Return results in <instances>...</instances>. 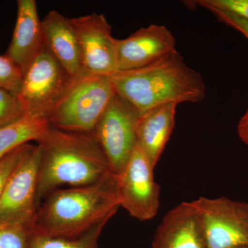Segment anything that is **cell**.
<instances>
[{"mask_svg":"<svg viewBox=\"0 0 248 248\" xmlns=\"http://www.w3.org/2000/svg\"><path fill=\"white\" fill-rule=\"evenodd\" d=\"M37 142L40 151L38 208L46 196L55 189L90 185L112 173L93 133L65 131L50 125Z\"/></svg>","mask_w":248,"mask_h":248,"instance_id":"6da1fadb","label":"cell"},{"mask_svg":"<svg viewBox=\"0 0 248 248\" xmlns=\"http://www.w3.org/2000/svg\"><path fill=\"white\" fill-rule=\"evenodd\" d=\"M120 207L117 176L112 173L94 184L50 192L39 206L32 231L47 236L76 237L101 222L110 221Z\"/></svg>","mask_w":248,"mask_h":248,"instance_id":"7a4b0ae2","label":"cell"},{"mask_svg":"<svg viewBox=\"0 0 248 248\" xmlns=\"http://www.w3.org/2000/svg\"><path fill=\"white\" fill-rule=\"evenodd\" d=\"M110 78L116 94L141 115L164 104L202 102L206 94L200 73L177 51L151 66L116 71Z\"/></svg>","mask_w":248,"mask_h":248,"instance_id":"3957f363","label":"cell"},{"mask_svg":"<svg viewBox=\"0 0 248 248\" xmlns=\"http://www.w3.org/2000/svg\"><path fill=\"white\" fill-rule=\"evenodd\" d=\"M115 94L110 76L85 73L71 78L47 120L60 130L92 133Z\"/></svg>","mask_w":248,"mask_h":248,"instance_id":"277c9868","label":"cell"},{"mask_svg":"<svg viewBox=\"0 0 248 248\" xmlns=\"http://www.w3.org/2000/svg\"><path fill=\"white\" fill-rule=\"evenodd\" d=\"M141 116L115 93L93 131L111 171L117 177L125 169L138 146L137 130Z\"/></svg>","mask_w":248,"mask_h":248,"instance_id":"5b68a950","label":"cell"},{"mask_svg":"<svg viewBox=\"0 0 248 248\" xmlns=\"http://www.w3.org/2000/svg\"><path fill=\"white\" fill-rule=\"evenodd\" d=\"M71 79L44 43L24 73L17 97L26 114L47 120Z\"/></svg>","mask_w":248,"mask_h":248,"instance_id":"8992f818","label":"cell"},{"mask_svg":"<svg viewBox=\"0 0 248 248\" xmlns=\"http://www.w3.org/2000/svg\"><path fill=\"white\" fill-rule=\"evenodd\" d=\"M203 222L208 248L248 246V203L219 197L192 202Z\"/></svg>","mask_w":248,"mask_h":248,"instance_id":"52a82bcc","label":"cell"},{"mask_svg":"<svg viewBox=\"0 0 248 248\" xmlns=\"http://www.w3.org/2000/svg\"><path fill=\"white\" fill-rule=\"evenodd\" d=\"M40 151L35 145L10 178L0 200V224L33 230L37 217V173Z\"/></svg>","mask_w":248,"mask_h":248,"instance_id":"ba28073f","label":"cell"},{"mask_svg":"<svg viewBox=\"0 0 248 248\" xmlns=\"http://www.w3.org/2000/svg\"><path fill=\"white\" fill-rule=\"evenodd\" d=\"M154 169L138 145L125 169L117 177L120 207L140 221L151 219L159 209L160 188L155 181Z\"/></svg>","mask_w":248,"mask_h":248,"instance_id":"9c48e42d","label":"cell"},{"mask_svg":"<svg viewBox=\"0 0 248 248\" xmlns=\"http://www.w3.org/2000/svg\"><path fill=\"white\" fill-rule=\"evenodd\" d=\"M86 74L110 76L117 71V39L105 16L96 13L72 18Z\"/></svg>","mask_w":248,"mask_h":248,"instance_id":"30bf717a","label":"cell"},{"mask_svg":"<svg viewBox=\"0 0 248 248\" xmlns=\"http://www.w3.org/2000/svg\"><path fill=\"white\" fill-rule=\"evenodd\" d=\"M176 52L172 32L165 26L152 24L127 38L117 39V71L151 66Z\"/></svg>","mask_w":248,"mask_h":248,"instance_id":"8fae6325","label":"cell"},{"mask_svg":"<svg viewBox=\"0 0 248 248\" xmlns=\"http://www.w3.org/2000/svg\"><path fill=\"white\" fill-rule=\"evenodd\" d=\"M153 248H208L202 217L192 202L166 214L155 233Z\"/></svg>","mask_w":248,"mask_h":248,"instance_id":"7c38bea8","label":"cell"},{"mask_svg":"<svg viewBox=\"0 0 248 248\" xmlns=\"http://www.w3.org/2000/svg\"><path fill=\"white\" fill-rule=\"evenodd\" d=\"M44 43L71 78L85 74L82 55L71 19L51 11L42 21Z\"/></svg>","mask_w":248,"mask_h":248,"instance_id":"4fadbf2b","label":"cell"},{"mask_svg":"<svg viewBox=\"0 0 248 248\" xmlns=\"http://www.w3.org/2000/svg\"><path fill=\"white\" fill-rule=\"evenodd\" d=\"M44 46L42 21L35 0H18L12 40L5 54L24 74Z\"/></svg>","mask_w":248,"mask_h":248,"instance_id":"5bb4252c","label":"cell"},{"mask_svg":"<svg viewBox=\"0 0 248 248\" xmlns=\"http://www.w3.org/2000/svg\"><path fill=\"white\" fill-rule=\"evenodd\" d=\"M177 104L155 107L141 115L139 121L138 145L155 168L175 125Z\"/></svg>","mask_w":248,"mask_h":248,"instance_id":"9a60e30c","label":"cell"},{"mask_svg":"<svg viewBox=\"0 0 248 248\" xmlns=\"http://www.w3.org/2000/svg\"><path fill=\"white\" fill-rule=\"evenodd\" d=\"M46 119L26 115L0 128V159L18 147L37 141L50 127Z\"/></svg>","mask_w":248,"mask_h":248,"instance_id":"2e32d148","label":"cell"},{"mask_svg":"<svg viewBox=\"0 0 248 248\" xmlns=\"http://www.w3.org/2000/svg\"><path fill=\"white\" fill-rule=\"evenodd\" d=\"M109 221H104L81 236L67 238L50 236L31 231L28 248H99V239Z\"/></svg>","mask_w":248,"mask_h":248,"instance_id":"e0dca14e","label":"cell"},{"mask_svg":"<svg viewBox=\"0 0 248 248\" xmlns=\"http://www.w3.org/2000/svg\"><path fill=\"white\" fill-rule=\"evenodd\" d=\"M35 145L26 143L18 147L0 159V200L10 178L19 165L27 158Z\"/></svg>","mask_w":248,"mask_h":248,"instance_id":"ac0fdd59","label":"cell"},{"mask_svg":"<svg viewBox=\"0 0 248 248\" xmlns=\"http://www.w3.org/2000/svg\"><path fill=\"white\" fill-rule=\"evenodd\" d=\"M23 73L6 55H0V89L19 95L22 87Z\"/></svg>","mask_w":248,"mask_h":248,"instance_id":"d6986e66","label":"cell"},{"mask_svg":"<svg viewBox=\"0 0 248 248\" xmlns=\"http://www.w3.org/2000/svg\"><path fill=\"white\" fill-rule=\"evenodd\" d=\"M26 115L17 96L0 89V128L14 123Z\"/></svg>","mask_w":248,"mask_h":248,"instance_id":"ffe728a7","label":"cell"},{"mask_svg":"<svg viewBox=\"0 0 248 248\" xmlns=\"http://www.w3.org/2000/svg\"><path fill=\"white\" fill-rule=\"evenodd\" d=\"M32 231L22 226L0 224V248H28Z\"/></svg>","mask_w":248,"mask_h":248,"instance_id":"44dd1931","label":"cell"},{"mask_svg":"<svg viewBox=\"0 0 248 248\" xmlns=\"http://www.w3.org/2000/svg\"><path fill=\"white\" fill-rule=\"evenodd\" d=\"M190 2L205 9L214 8L226 11L248 20V0H197Z\"/></svg>","mask_w":248,"mask_h":248,"instance_id":"7402d4cb","label":"cell"},{"mask_svg":"<svg viewBox=\"0 0 248 248\" xmlns=\"http://www.w3.org/2000/svg\"><path fill=\"white\" fill-rule=\"evenodd\" d=\"M207 10L213 13L218 20L239 31L248 39V20L247 19L240 17L231 13L214 9V8H209Z\"/></svg>","mask_w":248,"mask_h":248,"instance_id":"603a6c76","label":"cell"},{"mask_svg":"<svg viewBox=\"0 0 248 248\" xmlns=\"http://www.w3.org/2000/svg\"><path fill=\"white\" fill-rule=\"evenodd\" d=\"M237 131L240 139L248 145V109L239 121Z\"/></svg>","mask_w":248,"mask_h":248,"instance_id":"cb8c5ba5","label":"cell"},{"mask_svg":"<svg viewBox=\"0 0 248 248\" xmlns=\"http://www.w3.org/2000/svg\"><path fill=\"white\" fill-rule=\"evenodd\" d=\"M233 248H248V246H240V247Z\"/></svg>","mask_w":248,"mask_h":248,"instance_id":"d4e9b609","label":"cell"}]
</instances>
